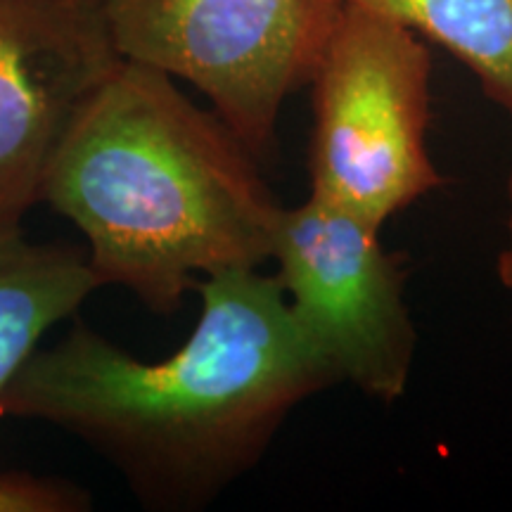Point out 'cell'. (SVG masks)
<instances>
[{"mask_svg":"<svg viewBox=\"0 0 512 512\" xmlns=\"http://www.w3.org/2000/svg\"><path fill=\"white\" fill-rule=\"evenodd\" d=\"M444 46L512 114V0H337Z\"/></svg>","mask_w":512,"mask_h":512,"instance_id":"cell-8","label":"cell"},{"mask_svg":"<svg viewBox=\"0 0 512 512\" xmlns=\"http://www.w3.org/2000/svg\"><path fill=\"white\" fill-rule=\"evenodd\" d=\"M121 60L95 0H0V221L41 202L64 133Z\"/></svg>","mask_w":512,"mask_h":512,"instance_id":"cell-6","label":"cell"},{"mask_svg":"<svg viewBox=\"0 0 512 512\" xmlns=\"http://www.w3.org/2000/svg\"><path fill=\"white\" fill-rule=\"evenodd\" d=\"M202 313L181 349L133 358L76 323L34 351L0 415L74 434L159 508H197L254 467L294 408L337 384L278 275L228 268L197 280Z\"/></svg>","mask_w":512,"mask_h":512,"instance_id":"cell-1","label":"cell"},{"mask_svg":"<svg viewBox=\"0 0 512 512\" xmlns=\"http://www.w3.org/2000/svg\"><path fill=\"white\" fill-rule=\"evenodd\" d=\"M88 508L91 498L76 484L29 472L0 475V512H79Z\"/></svg>","mask_w":512,"mask_h":512,"instance_id":"cell-9","label":"cell"},{"mask_svg":"<svg viewBox=\"0 0 512 512\" xmlns=\"http://www.w3.org/2000/svg\"><path fill=\"white\" fill-rule=\"evenodd\" d=\"M508 197H510V202H512V171H510V178H508Z\"/></svg>","mask_w":512,"mask_h":512,"instance_id":"cell-11","label":"cell"},{"mask_svg":"<svg viewBox=\"0 0 512 512\" xmlns=\"http://www.w3.org/2000/svg\"><path fill=\"white\" fill-rule=\"evenodd\" d=\"M380 230L309 192L280 211L271 259L290 311L337 382L396 401L411 377L415 328L403 273Z\"/></svg>","mask_w":512,"mask_h":512,"instance_id":"cell-5","label":"cell"},{"mask_svg":"<svg viewBox=\"0 0 512 512\" xmlns=\"http://www.w3.org/2000/svg\"><path fill=\"white\" fill-rule=\"evenodd\" d=\"M98 287L79 249L36 245L24 235L22 221H0V396L38 339L79 311Z\"/></svg>","mask_w":512,"mask_h":512,"instance_id":"cell-7","label":"cell"},{"mask_svg":"<svg viewBox=\"0 0 512 512\" xmlns=\"http://www.w3.org/2000/svg\"><path fill=\"white\" fill-rule=\"evenodd\" d=\"M117 53L207 95L254 157L311 79L337 0H95Z\"/></svg>","mask_w":512,"mask_h":512,"instance_id":"cell-4","label":"cell"},{"mask_svg":"<svg viewBox=\"0 0 512 512\" xmlns=\"http://www.w3.org/2000/svg\"><path fill=\"white\" fill-rule=\"evenodd\" d=\"M430 67L415 31L339 3L309 79L311 195L384 228L444 185L427 152Z\"/></svg>","mask_w":512,"mask_h":512,"instance_id":"cell-3","label":"cell"},{"mask_svg":"<svg viewBox=\"0 0 512 512\" xmlns=\"http://www.w3.org/2000/svg\"><path fill=\"white\" fill-rule=\"evenodd\" d=\"M498 278L512 292V216L508 223V245H505L501 256H498Z\"/></svg>","mask_w":512,"mask_h":512,"instance_id":"cell-10","label":"cell"},{"mask_svg":"<svg viewBox=\"0 0 512 512\" xmlns=\"http://www.w3.org/2000/svg\"><path fill=\"white\" fill-rule=\"evenodd\" d=\"M41 202L88 240L100 285L171 316L195 275L271 259L280 207L254 155L169 74L121 60L64 133Z\"/></svg>","mask_w":512,"mask_h":512,"instance_id":"cell-2","label":"cell"}]
</instances>
